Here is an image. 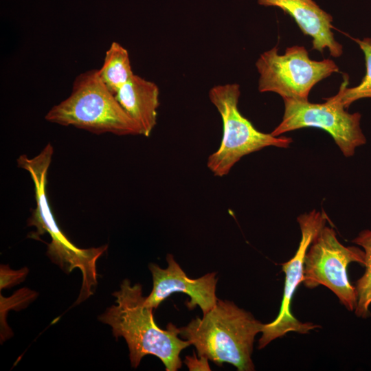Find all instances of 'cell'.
Here are the masks:
<instances>
[{"label":"cell","mask_w":371,"mask_h":371,"mask_svg":"<svg viewBox=\"0 0 371 371\" xmlns=\"http://www.w3.org/2000/svg\"><path fill=\"white\" fill-rule=\"evenodd\" d=\"M113 295L116 304L108 308L99 320L111 327L114 337L125 339L132 367L136 368L144 356L153 355L162 361L166 371L180 369V353L190 343L179 337V328L175 325L169 323L164 330L155 324L153 308L145 303L142 286L132 285L125 279Z\"/></svg>","instance_id":"1"},{"label":"cell","mask_w":371,"mask_h":371,"mask_svg":"<svg viewBox=\"0 0 371 371\" xmlns=\"http://www.w3.org/2000/svg\"><path fill=\"white\" fill-rule=\"evenodd\" d=\"M263 324L233 302L218 299L201 318L179 328V335L203 357L218 366L227 363L238 371L255 370L251 359L256 335Z\"/></svg>","instance_id":"2"},{"label":"cell","mask_w":371,"mask_h":371,"mask_svg":"<svg viewBox=\"0 0 371 371\" xmlns=\"http://www.w3.org/2000/svg\"><path fill=\"white\" fill-rule=\"evenodd\" d=\"M52 155L53 147L49 143L32 158L26 155H21L17 159V164L19 167L30 173L34 185L36 206L28 219V225L35 227L36 232L31 237L36 238L40 235L47 234L51 238L47 250L50 260L67 273L76 268L80 270L82 283L75 303L78 304L93 294L98 284L96 262L108 246L79 248L67 238L56 223L46 193L47 172Z\"/></svg>","instance_id":"3"},{"label":"cell","mask_w":371,"mask_h":371,"mask_svg":"<svg viewBox=\"0 0 371 371\" xmlns=\"http://www.w3.org/2000/svg\"><path fill=\"white\" fill-rule=\"evenodd\" d=\"M45 119L96 134L141 135L137 124L100 78L98 69L78 75L69 96L54 106Z\"/></svg>","instance_id":"4"},{"label":"cell","mask_w":371,"mask_h":371,"mask_svg":"<svg viewBox=\"0 0 371 371\" xmlns=\"http://www.w3.org/2000/svg\"><path fill=\"white\" fill-rule=\"evenodd\" d=\"M240 85L236 83L214 86L209 98L223 122V137L219 148L207 159V166L214 176L227 175L244 156L268 146L288 148L291 137L273 136L256 129L240 112L238 104Z\"/></svg>","instance_id":"5"},{"label":"cell","mask_w":371,"mask_h":371,"mask_svg":"<svg viewBox=\"0 0 371 371\" xmlns=\"http://www.w3.org/2000/svg\"><path fill=\"white\" fill-rule=\"evenodd\" d=\"M260 74L259 92H274L282 98L308 100L311 89L333 73H339L335 63L329 58L314 60L304 46L293 45L278 54L274 46L260 54L256 62Z\"/></svg>","instance_id":"6"},{"label":"cell","mask_w":371,"mask_h":371,"mask_svg":"<svg viewBox=\"0 0 371 371\" xmlns=\"http://www.w3.org/2000/svg\"><path fill=\"white\" fill-rule=\"evenodd\" d=\"M324 100L323 103H312L308 100L283 98L284 111L282 121L271 134L278 137L306 127L318 128L329 133L345 157L352 156L357 147L366 143L360 126L361 115L346 111L339 91Z\"/></svg>","instance_id":"7"},{"label":"cell","mask_w":371,"mask_h":371,"mask_svg":"<svg viewBox=\"0 0 371 371\" xmlns=\"http://www.w3.org/2000/svg\"><path fill=\"white\" fill-rule=\"evenodd\" d=\"M353 262L364 266V251L344 246L337 239L335 229L325 225L305 255L303 284L308 289L319 285L327 287L348 311H354L357 292L347 273L348 265Z\"/></svg>","instance_id":"8"},{"label":"cell","mask_w":371,"mask_h":371,"mask_svg":"<svg viewBox=\"0 0 371 371\" xmlns=\"http://www.w3.org/2000/svg\"><path fill=\"white\" fill-rule=\"evenodd\" d=\"M327 218L324 212L316 210L300 214L297 218L301 231V240L295 255L282 264L285 278L281 306L273 321L263 324L262 336L258 340V349L264 348L273 340L289 332L306 334L319 327L311 322H302L295 318L291 312V302L297 288L303 282L306 251L315 236L326 225Z\"/></svg>","instance_id":"9"},{"label":"cell","mask_w":371,"mask_h":371,"mask_svg":"<svg viewBox=\"0 0 371 371\" xmlns=\"http://www.w3.org/2000/svg\"><path fill=\"white\" fill-rule=\"evenodd\" d=\"M166 261L168 267L166 269L155 263L148 265L153 277V289L146 297V304L157 308L172 293H183L190 298L186 302L190 310L199 306L203 315L209 312L218 299L216 295V273H209L192 279L187 276L172 254H167Z\"/></svg>","instance_id":"10"},{"label":"cell","mask_w":371,"mask_h":371,"mask_svg":"<svg viewBox=\"0 0 371 371\" xmlns=\"http://www.w3.org/2000/svg\"><path fill=\"white\" fill-rule=\"evenodd\" d=\"M259 5L277 7L291 16L302 33L312 38V49L323 54L327 49L331 56L339 58L343 46L335 38L333 16L313 0H258Z\"/></svg>","instance_id":"11"},{"label":"cell","mask_w":371,"mask_h":371,"mask_svg":"<svg viewBox=\"0 0 371 371\" xmlns=\"http://www.w3.org/2000/svg\"><path fill=\"white\" fill-rule=\"evenodd\" d=\"M114 95L123 109L137 124L141 135L148 137L157 124L159 106L158 86L134 74Z\"/></svg>","instance_id":"12"},{"label":"cell","mask_w":371,"mask_h":371,"mask_svg":"<svg viewBox=\"0 0 371 371\" xmlns=\"http://www.w3.org/2000/svg\"><path fill=\"white\" fill-rule=\"evenodd\" d=\"M98 75L106 88L115 95L134 75L126 49L113 42L106 52Z\"/></svg>","instance_id":"13"},{"label":"cell","mask_w":371,"mask_h":371,"mask_svg":"<svg viewBox=\"0 0 371 371\" xmlns=\"http://www.w3.org/2000/svg\"><path fill=\"white\" fill-rule=\"evenodd\" d=\"M363 248L365 252L366 270L363 275L357 281V306L355 309L357 317L366 319L371 315V229H364L352 240Z\"/></svg>","instance_id":"14"},{"label":"cell","mask_w":371,"mask_h":371,"mask_svg":"<svg viewBox=\"0 0 371 371\" xmlns=\"http://www.w3.org/2000/svg\"><path fill=\"white\" fill-rule=\"evenodd\" d=\"M359 46L364 54L366 74L361 82L353 87H348V76L344 75V81L339 89L340 98L347 109L354 102L363 98H371V38L363 39L351 37Z\"/></svg>","instance_id":"15"},{"label":"cell","mask_w":371,"mask_h":371,"mask_svg":"<svg viewBox=\"0 0 371 371\" xmlns=\"http://www.w3.org/2000/svg\"><path fill=\"white\" fill-rule=\"evenodd\" d=\"M208 359L203 357L197 358L194 354L192 357L187 356L184 363L188 366L189 370H210Z\"/></svg>","instance_id":"16"}]
</instances>
